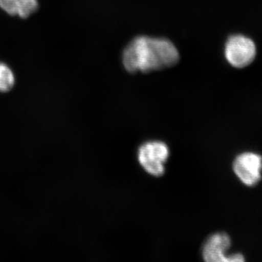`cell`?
<instances>
[{
  "instance_id": "1",
  "label": "cell",
  "mask_w": 262,
  "mask_h": 262,
  "mask_svg": "<svg viewBox=\"0 0 262 262\" xmlns=\"http://www.w3.org/2000/svg\"><path fill=\"white\" fill-rule=\"evenodd\" d=\"M179 58L178 50L168 39L140 36L124 50L122 63L130 73H148L173 67Z\"/></svg>"
},
{
  "instance_id": "2",
  "label": "cell",
  "mask_w": 262,
  "mask_h": 262,
  "mask_svg": "<svg viewBox=\"0 0 262 262\" xmlns=\"http://www.w3.org/2000/svg\"><path fill=\"white\" fill-rule=\"evenodd\" d=\"M225 54L229 64L237 69L245 68L256 58V45L251 38L242 34L230 36L226 42Z\"/></svg>"
},
{
  "instance_id": "3",
  "label": "cell",
  "mask_w": 262,
  "mask_h": 262,
  "mask_svg": "<svg viewBox=\"0 0 262 262\" xmlns=\"http://www.w3.org/2000/svg\"><path fill=\"white\" fill-rule=\"evenodd\" d=\"M169 156L168 146L159 141H148L139 147L138 159L150 175L160 177L165 172V162Z\"/></svg>"
},
{
  "instance_id": "4",
  "label": "cell",
  "mask_w": 262,
  "mask_h": 262,
  "mask_svg": "<svg viewBox=\"0 0 262 262\" xmlns=\"http://www.w3.org/2000/svg\"><path fill=\"white\" fill-rule=\"evenodd\" d=\"M231 246V239L225 232L212 234L203 246L202 254L208 262H243L244 256L241 253L226 255Z\"/></svg>"
},
{
  "instance_id": "5",
  "label": "cell",
  "mask_w": 262,
  "mask_h": 262,
  "mask_svg": "<svg viewBox=\"0 0 262 262\" xmlns=\"http://www.w3.org/2000/svg\"><path fill=\"white\" fill-rule=\"evenodd\" d=\"M262 157L253 152L239 155L233 163L234 173L248 187H253L261 178Z\"/></svg>"
},
{
  "instance_id": "6",
  "label": "cell",
  "mask_w": 262,
  "mask_h": 262,
  "mask_svg": "<svg viewBox=\"0 0 262 262\" xmlns=\"http://www.w3.org/2000/svg\"><path fill=\"white\" fill-rule=\"evenodd\" d=\"M14 84L15 77L12 70L5 63H0V92H9Z\"/></svg>"
},
{
  "instance_id": "7",
  "label": "cell",
  "mask_w": 262,
  "mask_h": 262,
  "mask_svg": "<svg viewBox=\"0 0 262 262\" xmlns=\"http://www.w3.org/2000/svg\"><path fill=\"white\" fill-rule=\"evenodd\" d=\"M18 15L21 18H27L37 12L39 4L37 0H18Z\"/></svg>"
},
{
  "instance_id": "8",
  "label": "cell",
  "mask_w": 262,
  "mask_h": 262,
  "mask_svg": "<svg viewBox=\"0 0 262 262\" xmlns=\"http://www.w3.org/2000/svg\"><path fill=\"white\" fill-rule=\"evenodd\" d=\"M0 8L10 15L18 14V0H0Z\"/></svg>"
}]
</instances>
